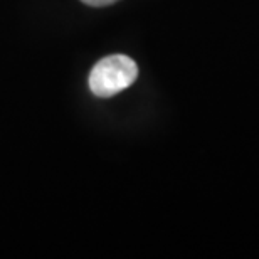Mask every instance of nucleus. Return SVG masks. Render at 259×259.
Wrapping results in <instances>:
<instances>
[{
  "mask_svg": "<svg viewBox=\"0 0 259 259\" xmlns=\"http://www.w3.org/2000/svg\"><path fill=\"white\" fill-rule=\"evenodd\" d=\"M84 2L86 5H91V7H106V5H111V4H116L120 0H81Z\"/></svg>",
  "mask_w": 259,
  "mask_h": 259,
  "instance_id": "2",
  "label": "nucleus"
},
{
  "mask_svg": "<svg viewBox=\"0 0 259 259\" xmlns=\"http://www.w3.org/2000/svg\"><path fill=\"white\" fill-rule=\"evenodd\" d=\"M138 66L125 54H113L101 59L90 74V90L100 98H111L137 81Z\"/></svg>",
  "mask_w": 259,
  "mask_h": 259,
  "instance_id": "1",
  "label": "nucleus"
}]
</instances>
